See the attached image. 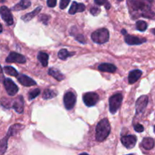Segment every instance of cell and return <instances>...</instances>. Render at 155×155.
Listing matches in <instances>:
<instances>
[{"label":"cell","mask_w":155,"mask_h":155,"mask_svg":"<svg viewBox=\"0 0 155 155\" xmlns=\"http://www.w3.org/2000/svg\"><path fill=\"white\" fill-rule=\"evenodd\" d=\"M5 80V77L4 74H3V71H2V68L1 65H0V83H2Z\"/></svg>","instance_id":"e575fe53"},{"label":"cell","mask_w":155,"mask_h":155,"mask_svg":"<svg viewBox=\"0 0 155 155\" xmlns=\"http://www.w3.org/2000/svg\"><path fill=\"white\" fill-rule=\"evenodd\" d=\"M24 101L22 96H19L17 99L14 100V102L12 104V108L15 109L16 112L18 114H22L24 112Z\"/></svg>","instance_id":"5bb4252c"},{"label":"cell","mask_w":155,"mask_h":155,"mask_svg":"<svg viewBox=\"0 0 155 155\" xmlns=\"http://www.w3.org/2000/svg\"><path fill=\"white\" fill-rule=\"evenodd\" d=\"M13 132L14 131L12 129L9 128L5 137H4L1 141H0V155H3L5 153L6 150H7L8 140L9 137L12 136H15V133H13Z\"/></svg>","instance_id":"7c38bea8"},{"label":"cell","mask_w":155,"mask_h":155,"mask_svg":"<svg viewBox=\"0 0 155 155\" xmlns=\"http://www.w3.org/2000/svg\"><path fill=\"white\" fill-rule=\"evenodd\" d=\"M117 1H119V2H120V1H122V0H117Z\"/></svg>","instance_id":"ee69618b"},{"label":"cell","mask_w":155,"mask_h":155,"mask_svg":"<svg viewBox=\"0 0 155 155\" xmlns=\"http://www.w3.org/2000/svg\"><path fill=\"white\" fill-rule=\"evenodd\" d=\"M71 0H61L60 2V8L61 9H64L68 7Z\"/></svg>","instance_id":"f546056e"},{"label":"cell","mask_w":155,"mask_h":155,"mask_svg":"<svg viewBox=\"0 0 155 155\" xmlns=\"http://www.w3.org/2000/svg\"><path fill=\"white\" fill-rule=\"evenodd\" d=\"M106 2H107V0H95V4L98 5H101L105 4Z\"/></svg>","instance_id":"d590c367"},{"label":"cell","mask_w":155,"mask_h":155,"mask_svg":"<svg viewBox=\"0 0 155 155\" xmlns=\"http://www.w3.org/2000/svg\"><path fill=\"white\" fill-rule=\"evenodd\" d=\"M136 142H137V138L133 135H128V136H123L121 138V142L127 149H131V148H134Z\"/></svg>","instance_id":"30bf717a"},{"label":"cell","mask_w":155,"mask_h":155,"mask_svg":"<svg viewBox=\"0 0 155 155\" xmlns=\"http://www.w3.org/2000/svg\"><path fill=\"white\" fill-rule=\"evenodd\" d=\"M6 62L8 63H15L24 64L26 62V58L24 55L17 52H11L6 58Z\"/></svg>","instance_id":"8fae6325"},{"label":"cell","mask_w":155,"mask_h":155,"mask_svg":"<svg viewBox=\"0 0 155 155\" xmlns=\"http://www.w3.org/2000/svg\"><path fill=\"white\" fill-rule=\"evenodd\" d=\"M122 33H124V34H125V35L127 34V31H126L125 30H122Z\"/></svg>","instance_id":"f35d334b"},{"label":"cell","mask_w":155,"mask_h":155,"mask_svg":"<svg viewBox=\"0 0 155 155\" xmlns=\"http://www.w3.org/2000/svg\"><path fill=\"white\" fill-rule=\"evenodd\" d=\"M75 38H76V39H77V40H78L79 42H81V43H85V42H85V39H84V37H83V35L79 34V35H77V36H76Z\"/></svg>","instance_id":"836d02e7"},{"label":"cell","mask_w":155,"mask_h":155,"mask_svg":"<svg viewBox=\"0 0 155 155\" xmlns=\"http://www.w3.org/2000/svg\"><path fill=\"white\" fill-rule=\"evenodd\" d=\"M74 54H75V52H69L67 49L63 48V49H61L59 51L58 56L61 60H66L68 57H71V56L74 55Z\"/></svg>","instance_id":"cb8c5ba5"},{"label":"cell","mask_w":155,"mask_h":155,"mask_svg":"<svg viewBox=\"0 0 155 155\" xmlns=\"http://www.w3.org/2000/svg\"><path fill=\"white\" fill-rule=\"evenodd\" d=\"M41 10H42V7H41V6H39V7L36 8V9H34L33 12L26 14L25 15H24V16L21 18V19H22L24 22H28L30 20L33 19L35 16H36V15L40 12Z\"/></svg>","instance_id":"ffe728a7"},{"label":"cell","mask_w":155,"mask_h":155,"mask_svg":"<svg viewBox=\"0 0 155 155\" xmlns=\"http://www.w3.org/2000/svg\"><path fill=\"white\" fill-rule=\"evenodd\" d=\"M154 133H155V126L154 127Z\"/></svg>","instance_id":"7bdbcfd3"},{"label":"cell","mask_w":155,"mask_h":155,"mask_svg":"<svg viewBox=\"0 0 155 155\" xmlns=\"http://www.w3.org/2000/svg\"><path fill=\"white\" fill-rule=\"evenodd\" d=\"M134 130H136L137 133H142L144 131V127L142 125V124H136L134 127Z\"/></svg>","instance_id":"1f68e13d"},{"label":"cell","mask_w":155,"mask_h":155,"mask_svg":"<svg viewBox=\"0 0 155 155\" xmlns=\"http://www.w3.org/2000/svg\"><path fill=\"white\" fill-rule=\"evenodd\" d=\"M110 133V125L107 118L101 120L95 129V139L98 142L105 140Z\"/></svg>","instance_id":"7a4b0ae2"},{"label":"cell","mask_w":155,"mask_h":155,"mask_svg":"<svg viewBox=\"0 0 155 155\" xmlns=\"http://www.w3.org/2000/svg\"><path fill=\"white\" fill-rule=\"evenodd\" d=\"M58 92L54 90H51V89H45L42 93V98L44 99H50V98H54L57 96Z\"/></svg>","instance_id":"d4e9b609"},{"label":"cell","mask_w":155,"mask_h":155,"mask_svg":"<svg viewBox=\"0 0 155 155\" xmlns=\"http://www.w3.org/2000/svg\"><path fill=\"white\" fill-rule=\"evenodd\" d=\"M98 70L102 72L114 73L116 71L117 68L115 65L109 63H103L98 66Z\"/></svg>","instance_id":"d6986e66"},{"label":"cell","mask_w":155,"mask_h":155,"mask_svg":"<svg viewBox=\"0 0 155 155\" xmlns=\"http://www.w3.org/2000/svg\"><path fill=\"white\" fill-rule=\"evenodd\" d=\"M56 4H57V0H47V5L48 7H55Z\"/></svg>","instance_id":"d6a6232c"},{"label":"cell","mask_w":155,"mask_h":155,"mask_svg":"<svg viewBox=\"0 0 155 155\" xmlns=\"http://www.w3.org/2000/svg\"><path fill=\"white\" fill-rule=\"evenodd\" d=\"M128 155H133V154H128Z\"/></svg>","instance_id":"f6af8a7d"},{"label":"cell","mask_w":155,"mask_h":155,"mask_svg":"<svg viewBox=\"0 0 155 155\" xmlns=\"http://www.w3.org/2000/svg\"><path fill=\"white\" fill-rule=\"evenodd\" d=\"M123 101L122 94L118 93L112 95L109 98V107H110V112L111 114H115L118 110L121 105Z\"/></svg>","instance_id":"277c9868"},{"label":"cell","mask_w":155,"mask_h":155,"mask_svg":"<svg viewBox=\"0 0 155 155\" xmlns=\"http://www.w3.org/2000/svg\"><path fill=\"white\" fill-rule=\"evenodd\" d=\"M3 83H4V86L6 89V92L9 95L14 96V95H16L17 92H18V87L11 79H5Z\"/></svg>","instance_id":"9c48e42d"},{"label":"cell","mask_w":155,"mask_h":155,"mask_svg":"<svg viewBox=\"0 0 155 155\" xmlns=\"http://www.w3.org/2000/svg\"><path fill=\"white\" fill-rule=\"evenodd\" d=\"M79 155H89L87 154V153H82V154H79Z\"/></svg>","instance_id":"ab89813d"},{"label":"cell","mask_w":155,"mask_h":155,"mask_svg":"<svg viewBox=\"0 0 155 155\" xmlns=\"http://www.w3.org/2000/svg\"><path fill=\"white\" fill-rule=\"evenodd\" d=\"M30 5H31V2H30V0H21L18 4L15 5L12 8V10L13 11L24 10V9H27V8L30 7Z\"/></svg>","instance_id":"ac0fdd59"},{"label":"cell","mask_w":155,"mask_h":155,"mask_svg":"<svg viewBox=\"0 0 155 155\" xmlns=\"http://www.w3.org/2000/svg\"><path fill=\"white\" fill-rule=\"evenodd\" d=\"M131 8L139 15L147 18H154V13L151 10V0H131Z\"/></svg>","instance_id":"6da1fadb"},{"label":"cell","mask_w":155,"mask_h":155,"mask_svg":"<svg viewBox=\"0 0 155 155\" xmlns=\"http://www.w3.org/2000/svg\"><path fill=\"white\" fill-rule=\"evenodd\" d=\"M48 74L50 76H51V77H54L58 81H61V80H63L64 79V76L58 70L55 69V68H50L48 70Z\"/></svg>","instance_id":"7402d4cb"},{"label":"cell","mask_w":155,"mask_h":155,"mask_svg":"<svg viewBox=\"0 0 155 155\" xmlns=\"http://www.w3.org/2000/svg\"><path fill=\"white\" fill-rule=\"evenodd\" d=\"M92 39L97 44L105 43L109 39V31L105 28L98 29L93 32L92 34Z\"/></svg>","instance_id":"3957f363"},{"label":"cell","mask_w":155,"mask_h":155,"mask_svg":"<svg viewBox=\"0 0 155 155\" xmlns=\"http://www.w3.org/2000/svg\"><path fill=\"white\" fill-rule=\"evenodd\" d=\"M142 146L145 150H148V151L151 150L154 147V140L152 138H144L142 142Z\"/></svg>","instance_id":"44dd1931"},{"label":"cell","mask_w":155,"mask_h":155,"mask_svg":"<svg viewBox=\"0 0 155 155\" xmlns=\"http://www.w3.org/2000/svg\"><path fill=\"white\" fill-rule=\"evenodd\" d=\"M83 100L86 106L92 107L98 103V100H99V96L95 92H87L83 95Z\"/></svg>","instance_id":"8992f818"},{"label":"cell","mask_w":155,"mask_h":155,"mask_svg":"<svg viewBox=\"0 0 155 155\" xmlns=\"http://www.w3.org/2000/svg\"><path fill=\"white\" fill-rule=\"evenodd\" d=\"M0 15L3 21L8 24V25H12L14 23L13 17L11 12V10L6 6H2L0 8Z\"/></svg>","instance_id":"52a82bcc"},{"label":"cell","mask_w":155,"mask_h":155,"mask_svg":"<svg viewBox=\"0 0 155 155\" xmlns=\"http://www.w3.org/2000/svg\"><path fill=\"white\" fill-rule=\"evenodd\" d=\"M148 104V97L147 95H142L137 99L136 103V114H140L143 113Z\"/></svg>","instance_id":"ba28073f"},{"label":"cell","mask_w":155,"mask_h":155,"mask_svg":"<svg viewBox=\"0 0 155 155\" xmlns=\"http://www.w3.org/2000/svg\"><path fill=\"white\" fill-rule=\"evenodd\" d=\"M4 71L9 76H12V77H18V73L16 70L14 68L11 66H6L4 68Z\"/></svg>","instance_id":"484cf974"},{"label":"cell","mask_w":155,"mask_h":155,"mask_svg":"<svg viewBox=\"0 0 155 155\" xmlns=\"http://www.w3.org/2000/svg\"><path fill=\"white\" fill-rule=\"evenodd\" d=\"M105 8L107 9L110 8V4H109L108 2H105Z\"/></svg>","instance_id":"8d00e7d4"},{"label":"cell","mask_w":155,"mask_h":155,"mask_svg":"<svg viewBox=\"0 0 155 155\" xmlns=\"http://www.w3.org/2000/svg\"><path fill=\"white\" fill-rule=\"evenodd\" d=\"M40 18H39V21H42V23H43L44 24H48V20L50 19L49 16L48 15H40Z\"/></svg>","instance_id":"f1b7e54d"},{"label":"cell","mask_w":155,"mask_h":155,"mask_svg":"<svg viewBox=\"0 0 155 155\" xmlns=\"http://www.w3.org/2000/svg\"><path fill=\"white\" fill-rule=\"evenodd\" d=\"M2 32V24H0V33Z\"/></svg>","instance_id":"74e56055"},{"label":"cell","mask_w":155,"mask_h":155,"mask_svg":"<svg viewBox=\"0 0 155 155\" xmlns=\"http://www.w3.org/2000/svg\"><path fill=\"white\" fill-rule=\"evenodd\" d=\"M37 58L43 67H46L48 63V54L44 51H39L38 53Z\"/></svg>","instance_id":"603a6c76"},{"label":"cell","mask_w":155,"mask_h":155,"mask_svg":"<svg viewBox=\"0 0 155 155\" xmlns=\"http://www.w3.org/2000/svg\"><path fill=\"white\" fill-rule=\"evenodd\" d=\"M142 75V72L140 70H135V71H131L129 74L128 80L130 84H133L136 82H137Z\"/></svg>","instance_id":"e0dca14e"},{"label":"cell","mask_w":155,"mask_h":155,"mask_svg":"<svg viewBox=\"0 0 155 155\" xmlns=\"http://www.w3.org/2000/svg\"><path fill=\"white\" fill-rule=\"evenodd\" d=\"M5 0H0V2H4Z\"/></svg>","instance_id":"b9f144b4"},{"label":"cell","mask_w":155,"mask_h":155,"mask_svg":"<svg viewBox=\"0 0 155 155\" xmlns=\"http://www.w3.org/2000/svg\"><path fill=\"white\" fill-rule=\"evenodd\" d=\"M146 41L147 39H144V38H139L137 36H131V35H126L125 36V42L130 45H141Z\"/></svg>","instance_id":"4fadbf2b"},{"label":"cell","mask_w":155,"mask_h":155,"mask_svg":"<svg viewBox=\"0 0 155 155\" xmlns=\"http://www.w3.org/2000/svg\"><path fill=\"white\" fill-rule=\"evenodd\" d=\"M86 9V6L83 3H77L76 2H73L71 7L69 10L70 15H74L77 12H84Z\"/></svg>","instance_id":"2e32d148"},{"label":"cell","mask_w":155,"mask_h":155,"mask_svg":"<svg viewBox=\"0 0 155 155\" xmlns=\"http://www.w3.org/2000/svg\"><path fill=\"white\" fill-rule=\"evenodd\" d=\"M39 94H40V90H39V89H34V90L31 91V92L29 93L28 99L30 100V101H31V100L34 99L35 98H36V97H37Z\"/></svg>","instance_id":"83f0119b"},{"label":"cell","mask_w":155,"mask_h":155,"mask_svg":"<svg viewBox=\"0 0 155 155\" xmlns=\"http://www.w3.org/2000/svg\"><path fill=\"white\" fill-rule=\"evenodd\" d=\"M18 80L21 85L24 86H32L36 84V81L31 79L30 77H27V76L24 75V74H21V75L18 76Z\"/></svg>","instance_id":"9a60e30c"},{"label":"cell","mask_w":155,"mask_h":155,"mask_svg":"<svg viewBox=\"0 0 155 155\" xmlns=\"http://www.w3.org/2000/svg\"><path fill=\"white\" fill-rule=\"evenodd\" d=\"M77 101V97L75 94L71 91H68L64 96V104L67 110H71L75 106Z\"/></svg>","instance_id":"5b68a950"},{"label":"cell","mask_w":155,"mask_h":155,"mask_svg":"<svg viewBox=\"0 0 155 155\" xmlns=\"http://www.w3.org/2000/svg\"><path fill=\"white\" fill-rule=\"evenodd\" d=\"M152 33H154V34L155 35V28L154 29V30H152Z\"/></svg>","instance_id":"60d3db41"},{"label":"cell","mask_w":155,"mask_h":155,"mask_svg":"<svg viewBox=\"0 0 155 155\" xmlns=\"http://www.w3.org/2000/svg\"><path fill=\"white\" fill-rule=\"evenodd\" d=\"M100 12H101V10H100L99 8H98V7H92V8L90 9L91 14H92V15H94V16H96V15H98V14L100 13Z\"/></svg>","instance_id":"4dcf8cb0"},{"label":"cell","mask_w":155,"mask_h":155,"mask_svg":"<svg viewBox=\"0 0 155 155\" xmlns=\"http://www.w3.org/2000/svg\"><path fill=\"white\" fill-rule=\"evenodd\" d=\"M147 27H148V24H147V23L145 22V21H139L136 23V28H137V30H139V31H145Z\"/></svg>","instance_id":"4316f807"}]
</instances>
